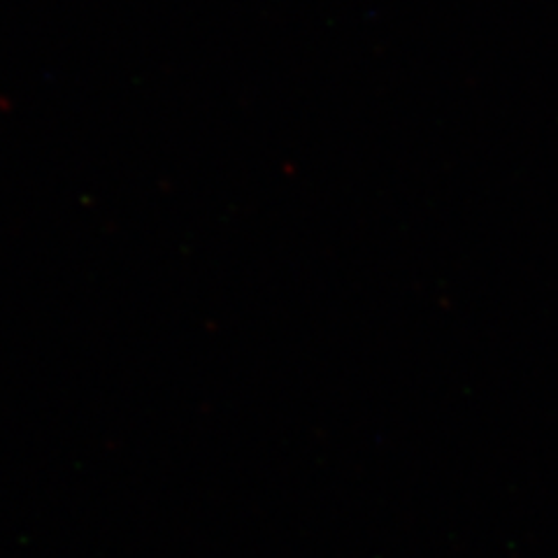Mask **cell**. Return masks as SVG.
Masks as SVG:
<instances>
[]
</instances>
